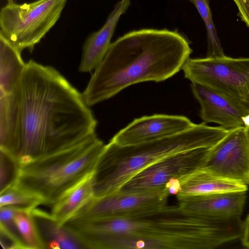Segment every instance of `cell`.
<instances>
[{"label": "cell", "instance_id": "obj_1", "mask_svg": "<svg viewBox=\"0 0 249 249\" xmlns=\"http://www.w3.org/2000/svg\"><path fill=\"white\" fill-rule=\"evenodd\" d=\"M20 164L73 146L95 134L97 121L82 94L56 70L33 60L18 87Z\"/></svg>", "mask_w": 249, "mask_h": 249}, {"label": "cell", "instance_id": "obj_2", "mask_svg": "<svg viewBox=\"0 0 249 249\" xmlns=\"http://www.w3.org/2000/svg\"><path fill=\"white\" fill-rule=\"evenodd\" d=\"M84 231L93 249H212L229 235L222 217L167 204L136 215L89 219Z\"/></svg>", "mask_w": 249, "mask_h": 249}, {"label": "cell", "instance_id": "obj_3", "mask_svg": "<svg viewBox=\"0 0 249 249\" xmlns=\"http://www.w3.org/2000/svg\"><path fill=\"white\" fill-rule=\"evenodd\" d=\"M192 50L185 36L167 29H142L127 33L110 45L82 93L92 106L128 87L164 81L178 72Z\"/></svg>", "mask_w": 249, "mask_h": 249}, {"label": "cell", "instance_id": "obj_4", "mask_svg": "<svg viewBox=\"0 0 249 249\" xmlns=\"http://www.w3.org/2000/svg\"><path fill=\"white\" fill-rule=\"evenodd\" d=\"M230 129L203 122L181 132L130 145L109 141L106 144L93 174L94 197L118 192L137 174L172 155L200 147H212Z\"/></svg>", "mask_w": 249, "mask_h": 249}, {"label": "cell", "instance_id": "obj_5", "mask_svg": "<svg viewBox=\"0 0 249 249\" xmlns=\"http://www.w3.org/2000/svg\"><path fill=\"white\" fill-rule=\"evenodd\" d=\"M105 146L94 134L73 146L20 164L15 184L40 198L42 204L53 206L94 172Z\"/></svg>", "mask_w": 249, "mask_h": 249}, {"label": "cell", "instance_id": "obj_6", "mask_svg": "<svg viewBox=\"0 0 249 249\" xmlns=\"http://www.w3.org/2000/svg\"><path fill=\"white\" fill-rule=\"evenodd\" d=\"M67 0L9 1L0 11V34L19 51L32 52L59 19Z\"/></svg>", "mask_w": 249, "mask_h": 249}, {"label": "cell", "instance_id": "obj_7", "mask_svg": "<svg viewBox=\"0 0 249 249\" xmlns=\"http://www.w3.org/2000/svg\"><path fill=\"white\" fill-rule=\"evenodd\" d=\"M185 77L249 107V58H189Z\"/></svg>", "mask_w": 249, "mask_h": 249}, {"label": "cell", "instance_id": "obj_8", "mask_svg": "<svg viewBox=\"0 0 249 249\" xmlns=\"http://www.w3.org/2000/svg\"><path fill=\"white\" fill-rule=\"evenodd\" d=\"M211 148H196L165 158L137 174L119 191L134 193L166 188L172 182L204 167Z\"/></svg>", "mask_w": 249, "mask_h": 249}, {"label": "cell", "instance_id": "obj_9", "mask_svg": "<svg viewBox=\"0 0 249 249\" xmlns=\"http://www.w3.org/2000/svg\"><path fill=\"white\" fill-rule=\"evenodd\" d=\"M170 195L165 187L134 193L119 191L94 197L71 219H88L139 214L167 205Z\"/></svg>", "mask_w": 249, "mask_h": 249}, {"label": "cell", "instance_id": "obj_10", "mask_svg": "<svg viewBox=\"0 0 249 249\" xmlns=\"http://www.w3.org/2000/svg\"><path fill=\"white\" fill-rule=\"evenodd\" d=\"M203 167L222 178L249 185V149L245 127L230 129L211 147Z\"/></svg>", "mask_w": 249, "mask_h": 249}, {"label": "cell", "instance_id": "obj_11", "mask_svg": "<svg viewBox=\"0 0 249 249\" xmlns=\"http://www.w3.org/2000/svg\"><path fill=\"white\" fill-rule=\"evenodd\" d=\"M195 124L184 116L160 114L143 116L120 130L110 142L122 146L137 144L181 132Z\"/></svg>", "mask_w": 249, "mask_h": 249}, {"label": "cell", "instance_id": "obj_12", "mask_svg": "<svg viewBox=\"0 0 249 249\" xmlns=\"http://www.w3.org/2000/svg\"><path fill=\"white\" fill-rule=\"evenodd\" d=\"M191 86L200 104L204 122L216 123L227 129L245 127L243 117L249 114V107L200 84L192 83Z\"/></svg>", "mask_w": 249, "mask_h": 249}, {"label": "cell", "instance_id": "obj_13", "mask_svg": "<svg viewBox=\"0 0 249 249\" xmlns=\"http://www.w3.org/2000/svg\"><path fill=\"white\" fill-rule=\"evenodd\" d=\"M247 185L213 173L203 167L174 181L167 186L177 198L233 192L247 191Z\"/></svg>", "mask_w": 249, "mask_h": 249}, {"label": "cell", "instance_id": "obj_14", "mask_svg": "<svg viewBox=\"0 0 249 249\" xmlns=\"http://www.w3.org/2000/svg\"><path fill=\"white\" fill-rule=\"evenodd\" d=\"M177 199L178 205L188 212L214 216H241L246 201V191L193 196Z\"/></svg>", "mask_w": 249, "mask_h": 249}, {"label": "cell", "instance_id": "obj_15", "mask_svg": "<svg viewBox=\"0 0 249 249\" xmlns=\"http://www.w3.org/2000/svg\"><path fill=\"white\" fill-rule=\"evenodd\" d=\"M131 0H120L108 16L105 23L98 31L91 34L83 47L79 70L88 72L95 69L106 55L117 23L130 5Z\"/></svg>", "mask_w": 249, "mask_h": 249}, {"label": "cell", "instance_id": "obj_16", "mask_svg": "<svg viewBox=\"0 0 249 249\" xmlns=\"http://www.w3.org/2000/svg\"><path fill=\"white\" fill-rule=\"evenodd\" d=\"M31 214L46 249H85L76 234L59 224L51 214L36 208L31 211Z\"/></svg>", "mask_w": 249, "mask_h": 249}, {"label": "cell", "instance_id": "obj_17", "mask_svg": "<svg viewBox=\"0 0 249 249\" xmlns=\"http://www.w3.org/2000/svg\"><path fill=\"white\" fill-rule=\"evenodd\" d=\"M19 122L18 88L12 93L0 96V150L9 153L15 159L18 142Z\"/></svg>", "mask_w": 249, "mask_h": 249}, {"label": "cell", "instance_id": "obj_18", "mask_svg": "<svg viewBox=\"0 0 249 249\" xmlns=\"http://www.w3.org/2000/svg\"><path fill=\"white\" fill-rule=\"evenodd\" d=\"M93 172L66 192L52 206L51 214L59 224L63 225L94 198Z\"/></svg>", "mask_w": 249, "mask_h": 249}, {"label": "cell", "instance_id": "obj_19", "mask_svg": "<svg viewBox=\"0 0 249 249\" xmlns=\"http://www.w3.org/2000/svg\"><path fill=\"white\" fill-rule=\"evenodd\" d=\"M20 53L0 34V96L12 93L18 88L26 64Z\"/></svg>", "mask_w": 249, "mask_h": 249}, {"label": "cell", "instance_id": "obj_20", "mask_svg": "<svg viewBox=\"0 0 249 249\" xmlns=\"http://www.w3.org/2000/svg\"><path fill=\"white\" fill-rule=\"evenodd\" d=\"M189 0L196 7L205 25L208 40L207 57L217 58L224 56L225 55L213 21L210 0Z\"/></svg>", "mask_w": 249, "mask_h": 249}, {"label": "cell", "instance_id": "obj_21", "mask_svg": "<svg viewBox=\"0 0 249 249\" xmlns=\"http://www.w3.org/2000/svg\"><path fill=\"white\" fill-rule=\"evenodd\" d=\"M15 209L14 219L27 249H45L31 214V211Z\"/></svg>", "mask_w": 249, "mask_h": 249}, {"label": "cell", "instance_id": "obj_22", "mask_svg": "<svg viewBox=\"0 0 249 249\" xmlns=\"http://www.w3.org/2000/svg\"><path fill=\"white\" fill-rule=\"evenodd\" d=\"M42 204L41 200L14 184L0 193V207L11 206L18 209L32 211Z\"/></svg>", "mask_w": 249, "mask_h": 249}, {"label": "cell", "instance_id": "obj_23", "mask_svg": "<svg viewBox=\"0 0 249 249\" xmlns=\"http://www.w3.org/2000/svg\"><path fill=\"white\" fill-rule=\"evenodd\" d=\"M0 192L16 182L20 164L9 153L0 150Z\"/></svg>", "mask_w": 249, "mask_h": 249}, {"label": "cell", "instance_id": "obj_24", "mask_svg": "<svg viewBox=\"0 0 249 249\" xmlns=\"http://www.w3.org/2000/svg\"><path fill=\"white\" fill-rule=\"evenodd\" d=\"M15 210V208L11 206L0 207V229L5 231L25 245L14 219Z\"/></svg>", "mask_w": 249, "mask_h": 249}, {"label": "cell", "instance_id": "obj_25", "mask_svg": "<svg viewBox=\"0 0 249 249\" xmlns=\"http://www.w3.org/2000/svg\"><path fill=\"white\" fill-rule=\"evenodd\" d=\"M241 19L249 28V0H233Z\"/></svg>", "mask_w": 249, "mask_h": 249}, {"label": "cell", "instance_id": "obj_26", "mask_svg": "<svg viewBox=\"0 0 249 249\" xmlns=\"http://www.w3.org/2000/svg\"><path fill=\"white\" fill-rule=\"evenodd\" d=\"M243 245L249 249V214L243 222L242 233L241 236Z\"/></svg>", "mask_w": 249, "mask_h": 249}, {"label": "cell", "instance_id": "obj_27", "mask_svg": "<svg viewBox=\"0 0 249 249\" xmlns=\"http://www.w3.org/2000/svg\"><path fill=\"white\" fill-rule=\"evenodd\" d=\"M245 133L246 138V141L248 144V146L249 149V127H245Z\"/></svg>", "mask_w": 249, "mask_h": 249}, {"label": "cell", "instance_id": "obj_28", "mask_svg": "<svg viewBox=\"0 0 249 249\" xmlns=\"http://www.w3.org/2000/svg\"><path fill=\"white\" fill-rule=\"evenodd\" d=\"M243 120L244 123L245 127H249V114L246 115V116L243 117Z\"/></svg>", "mask_w": 249, "mask_h": 249}, {"label": "cell", "instance_id": "obj_29", "mask_svg": "<svg viewBox=\"0 0 249 249\" xmlns=\"http://www.w3.org/2000/svg\"><path fill=\"white\" fill-rule=\"evenodd\" d=\"M7 0L8 2H9V1H14V0Z\"/></svg>", "mask_w": 249, "mask_h": 249}]
</instances>
